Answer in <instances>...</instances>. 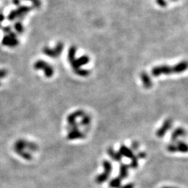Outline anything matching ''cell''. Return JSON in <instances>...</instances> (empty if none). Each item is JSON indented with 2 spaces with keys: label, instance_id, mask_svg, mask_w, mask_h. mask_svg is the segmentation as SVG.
<instances>
[{
  "label": "cell",
  "instance_id": "12",
  "mask_svg": "<svg viewBox=\"0 0 188 188\" xmlns=\"http://www.w3.org/2000/svg\"><path fill=\"white\" fill-rule=\"evenodd\" d=\"M0 86H1V82H0Z\"/></svg>",
  "mask_w": 188,
  "mask_h": 188
},
{
  "label": "cell",
  "instance_id": "7",
  "mask_svg": "<svg viewBox=\"0 0 188 188\" xmlns=\"http://www.w3.org/2000/svg\"><path fill=\"white\" fill-rule=\"evenodd\" d=\"M2 30H3V32L4 33H6V34H9L10 32L12 31V28L11 26H6V27H3V28H2Z\"/></svg>",
  "mask_w": 188,
  "mask_h": 188
},
{
  "label": "cell",
  "instance_id": "4",
  "mask_svg": "<svg viewBox=\"0 0 188 188\" xmlns=\"http://www.w3.org/2000/svg\"><path fill=\"white\" fill-rule=\"evenodd\" d=\"M14 29L18 34H23L24 32V27L20 21H18L14 24Z\"/></svg>",
  "mask_w": 188,
  "mask_h": 188
},
{
  "label": "cell",
  "instance_id": "1",
  "mask_svg": "<svg viewBox=\"0 0 188 188\" xmlns=\"http://www.w3.org/2000/svg\"><path fill=\"white\" fill-rule=\"evenodd\" d=\"M34 68L35 69H36V70H41V69L44 70L45 75L48 77H50L52 73H53L52 68L50 66L48 65V63H45V62H43V61H38V62H36L34 64Z\"/></svg>",
  "mask_w": 188,
  "mask_h": 188
},
{
  "label": "cell",
  "instance_id": "8",
  "mask_svg": "<svg viewBox=\"0 0 188 188\" xmlns=\"http://www.w3.org/2000/svg\"><path fill=\"white\" fill-rule=\"evenodd\" d=\"M28 1H31L33 2L34 6L36 7H39L41 6V2L39 0H28Z\"/></svg>",
  "mask_w": 188,
  "mask_h": 188
},
{
  "label": "cell",
  "instance_id": "5",
  "mask_svg": "<svg viewBox=\"0 0 188 188\" xmlns=\"http://www.w3.org/2000/svg\"><path fill=\"white\" fill-rule=\"evenodd\" d=\"M18 18V15L17 13V11L16 10H13L9 13V15L7 16V19L9 21H14L15 19Z\"/></svg>",
  "mask_w": 188,
  "mask_h": 188
},
{
  "label": "cell",
  "instance_id": "3",
  "mask_svg": "<svg viewBox=\"0 0 188 188\" xmlns=\"http://www.w3.org/2000/svg\"><path fill=\"white\" fill-rule=\"evenodd\" d=\"M30 10H31V9H30L29 6H19L18 9H16L18 15V18L19 19L23 18L24 17V15H25Z\"/></svg>",
  "mask_w": 188,
  "mask_h": 188
},
{
  "label": "cell",
  "instance_id": "9",
  "mask_svg": "<svg viewBox=\"0 0 188 188\" xmlns=\"http://www.w3.org/2000/svg\"><path fill=\"white\" fill-rule=\"evenodd\" d=\"M5 16L2 12H0V23H2L4 20Z\"/></svg>",
  "mask_w": 188,
  "mask_h": 188
},
{
  "label": "cell",
  "instance_id": "6",
  "mask_svg": "<svg viewBox=\"0 0 188 188\" xmlns=\"http://www.w3.org/2000/svg\"><path fill=\"white\" fill-rule=\"evenodd\" d=\"M8 75V71L6 69H0V79L6 77Z\"/></svg>",
  "mask_w": 188,
  "mask_h": 188
},
{
  "label": "cell",
  "instance_id": "10",
  "mask_svg": "<svg viewBox=\"0 0 188 188\" xmlns=\"http://www.w3.org/2000/svg\"><path fill=\"white\" fill-rule=\"evenodd\" d=\"M13 3L16 6H19L20 4V0H13Z\"/></svg>",
  "mask_w": 188,
  "mask_h": 188
},
{
  "label": "cell",
  "instance_id": "2",
  "mask_svg": "<svg viewBox=\"0 0 188 188\" xmlns=\"http://www.w3.org/2000/svg\"><path fill=\"white\" fill-rule=\"evenodd\" d=\"M2 43L3 45L10 47V48H15L19 45V41L18 38L11 37L8 34L5 35L2 38Z\"/></svg>",
  "mask_w": 188,
  "mask_h": 188
},
{
  "label": "cell",
  "instance_id": "11",
  "mask_svg": "<svg viewBox=\"0 0 188 188\" xmlns=\"http://www.w3.org/2000/svg\"><path fill=\"white\" fill-rule=\"evenodd\" d=\"M0 28H2V24L0 23Z\"/></svg>",
  "mask_w": 188,
  "mask_h": 188
}]
</instances>
